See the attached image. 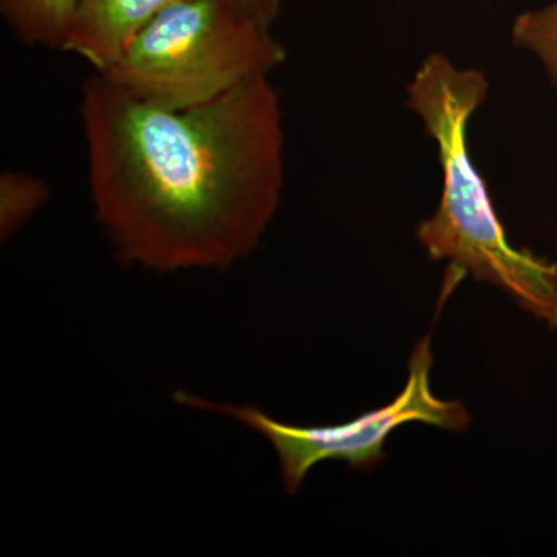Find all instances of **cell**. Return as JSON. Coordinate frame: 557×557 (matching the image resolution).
<instances>
[{
    "mask_svg": "<svg viewBox=\"0 0 557 557\" xmlns=\"http://www.w3.org/2000/svg\"><path fill=\"white\" fill-rule=\"evenodd\" d=\"M81 121L95 218L121 262L226 269L258 247L284 189V124L269 78L163 109L95 75Z\"/></svg>",
    "mask_w": 557,
    "mask_h": 557,
    "instance_id": "1",
    "label": "cell"
},
{
    "mask_svg": "<svg viewBox=\"0 0 557 557\" xmlns=\"http://www.w3.org/2000/svg\"><path fill=\"white\" fill-rule=\"evenodd\" d=\"M78 0H0L11 30L30 46L64 49Z\"/></svg>",
    "mask_w": 557,
    "mask_h": 557,
    "instance_id": "6",
    "label": "cell"
},
{
    "mask_svg": "<svg viewBox=\"0 0 557 557\" xmlns=\"http://www.w3.org/2000/svg\"><path fill=\"white\" fill-rule=\"evenodd\" d=\"M511 38L518 49L530 51L541 61L557 90V2L519 14Z\"/></svg>",
    "mask_w": 557,
    "mask_h": 557,
    "instance_id": "8",
    "label": "cell"
},
{
    "mask_svg": "<svg viewBox=\"0 0 557 557\" xmlns=\"http://www.w3.org/2000/svg\"><path fill=\"white\" fill-rule=\"evenodd\" d=\"M490 90L485 73L460 69L442 53L426 58L408 89V106L437 143L443 171L437 211L417 226L429 259L504 289L523 310L557 329V263L509 244L485 180L469 150V121Z\"/></svg>",
    "mask_w": 557,
    "mask_h": 557,
    "instance_id": "2",
    "label": "cell"
},
{
    "mask_svg": "<svg viewBox=\"0 0 557 557\" xmlns=\"http://www.w3.org/2000/svg\"><path fill=\"white\" fill-rule=\"evenodd\" d=\"M49 197L46 183L24 172L9 171L0 177V236L9 240Z\"/></svg>",
    "mask_w": 557,
    "mask_h": 557,
    "instance_id": "7",
    "label": "cell"
},
{
    "mask_svg": "<svg viewBox=\"0 0 557 557\" xmlns=\"http://www.w3.org/2000/svg\"><path fill=\"white\" fill-rule=\"evenodd\" d=\"M284 60L271 28L233 0H178L97 75L146 104L189 109L269 78Z\"/></svg>",
    "mask_w": 557,
    "mask_h": 557,
    "instance_id": "3",
    "label": "cell"
},
{
    "mask_svg": "<svg viewBox=\"0 0 557 557\" xmlns=\"http://www.w3.org/2000/svg\"><path fill=\"white\" fill-rule=\"evenodd\" d=\"M432 359L431 336H426L413 348L408 383L394 401L333 426H293L255 406L208 401L185 391L175 392L174 399L188 408L236 418L269 440L276 450L285 493L295 496L311 468L321 461L343 460L351 469H372L386 457L384 445L388 435L403 424L418 421L445 431H467L471 416L463 403L438 398L432 392Z\"/></svg>",
    "mask_w": 557,
    "mask_h": 557,
    "instance_id": "4",
    "label": "cell"
},
{
    "mask_svg": "<svg viewBox=\"0 0 557 557\" xmlns=\"http://www.w3.org/2000/svg\"><path fill=\"white\" fill-rule=\"evenodd\" d=\"M178 0H78L62 51L108 69L146 25Z\"/></svg>",
    "mask_w": 557,
    "mask_h": 557,
    "instance_id": "5",
    "label": "cell"
},
{
    "mask_svg": "<svg viewBox=\"0 0 557 557\" xmlns=\"http://www.w3.org/2000/svg\"><path fill=\"white\" fill-rule=\"evenodd\" d=\"M233 2L262 27L271 28L281 13L284 0H233Z\"/></svg>",
    "mask_w": 557,
    "mask_h": 557,
    "instance_id": "9",
    "label": "cell"
}]
</instances>
